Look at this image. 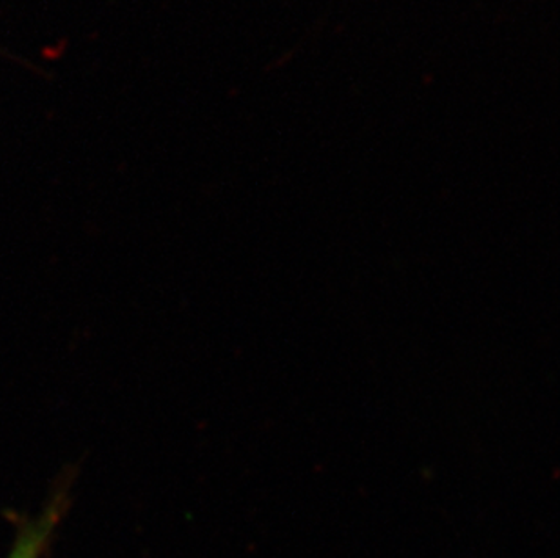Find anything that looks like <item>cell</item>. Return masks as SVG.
Wrapping results in <instances>:
<instances>
[{"label":"cell","instance_id":"cell-1","mask_svg":"<svg viewBox=\"0 0 560 558\" xmlns=\"http://www.w3.org/2000/svg\"><path fill=\"white\" fill-rule=\"evenodd\" d=\"M54 527V515H48L43 522L35 526L27 527L16 540L15 548L11 551L10 558H38L40 549L48 540L49 532Z\"/></svg>","mask_w":560,"mask_h":558}]
</instances>
